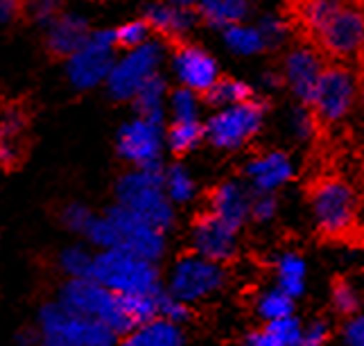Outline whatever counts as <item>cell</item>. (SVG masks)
Masks as SVG:
<instances>
[{"mask_svg": "<svg viewBox=\"0 0 364 346\" xmlns=\"http://www.w3.org/2000/svg\"><path fill=\"white\" fill-rule=\"evenodd\" d=\"M43 346H57V344H43Z\"/></svg>", "mask_w": 364, "mask_h": 346, "instance_id": "48", "label": "cell"}, {"mask_svg": "<svg viewBox=\"0 0 364 346\" xmlns=\"http://www.w3.org/2000/svg\"><path fill=\"white\" fill-rule=\"evenodd\" d=\"M274 211H276V202L267 193V195H260L258 200L251 202V211L249 213L254 215L256 220H269L274 215Z\"/></svg>", "mask_w": 364, "mask_h": 346, "instance_id": "42", "label": "cell"}, {"mask_svg": "<svg viewBox=\"0 0 364 346\" xmlns=\"http://www.w3.org/2000/svg\"><path fill=\"white\" fill-rule=\"evenodd\" d=\"M89 279L120 296L159 294V271L141 256L102 249L93 256Z\"/></svg>", "mask_w": 364, "mask_h": 346, "instance_id": "4", "label": "cell"}, {"mask_svg": "<svg viewBox=\"0 0 364 346\" xmlns=\"http://www.w3.org/2000/svg\"><path fill=\"white\" fill-rule=\"evenodd\" d=\"M118 206L159 231H166L172 225V202L168 200L163 175L156 168H136L127 172L118 183Z\"/></svg>", "mask_w": 364, "mask_h": 346, "instance_id": "5", "label": "cell"}, {"mask_svg": "<svg viewBox=\"0 0 364 346\" xmlns=\"http://www.w3.org/2000/svg\"><path fill=\"white\" fill-rule=\"evenodd\" d=\"M172 72L179 80L181 89L193 93H208L210 86L220 80L218 61L199 45H179L172 55Z\"/></svg>", "mask_w": 364, "mask_h": 346, "instance_id": "14", "label": "cell"}, {"mask_svg": "<svg viewBox=\"0 0 364 346\" xmlns=\"http://www.w3.org/2000/svg\"><path fill=\"white\" fill-rule=\"evenodd\" d=\"M301 337L299 324L294 319H276L267 321V326L249 335L247 346H296Z\"/></svg>", "mask_w": 364, "mask_h": 346, "instance_id": "24", "label": "cell"}, {"mask_svg": "<svg viewBox=\"0 0 364 346\" xmlns=\"http://www.w3.org/2000/svg\"><path fill=\"white\" fill-rule=\"evenodd\" d=\"M134 102H136V109H138V116L163 122V111H166V102H168L166 82H163L159 75L152 77L141 91L134 95Z\"/></svg>", "mask_w": 364, "mask_h": 346, "instance_id": "25", "label": "cell"}, {"mask_svg": "<svg viewBox=\"0 0 364 346\" xmlns=\"http://www.w3.org/2000/svg\"><path fill=\"white\" fill-rule=\"evenodd\" d=\"M358 100V70L350 68V64L333 61L323 66L306 107L315 116L317 127L323 129L344 122L355 109Z\"/></svg>", "mask_w": 364, "mask_h": 346, "instance_id": "3", "label": "cell"}, {"mask_svg": "<svg viewBox=\"0 0 364 346\" xmlns=\"http://www.w3.org/2000/svg\"><path fill=\"white\" fill-rule=\"evenodd\" d=\"M317 238L323 244L364 252V222L360 197L342 175H321L308 188Z\"/></svg>", "mask_w": 364, "mask_h": 346, "instance_id": "1", "label": "cell"}, {"mask_svg": "<svg viewBox=\"0 0 364 346\" xmlns=\"http://www.w3.org/2000/svg\"><path fill=\"white\" fill-rule=\"evenodd\" d=\"M326 66L323 55L315 45H296L287 53L283 61V82L290 86V91L301 102L308 104L315 84Z\"/></svg>", "mask_w": 364, "mask_h": 346, "instance_id": "15", "label": "cell"}, {"mask_svg": "<svg viewBox=\"0 0 364 346\" xmlns=\"http://www.w3.org/2000/svg\"><path fill=\"white\" fill-rule=\"evenodd\" d=\"M170 104V114L174 122H186V120H199V97L197 93L179 89L168 97Z\"/></svg>", "mask_w": 364, "mask_h": 346, "instance_id": "31", "label": "cell"}, {"mask_svg": "<svg viewBox=\"0 0 364 346\" xmlns=\"http://www.w3.org/2000/svg\"><path fill=\"white\" fill-rule=\"evenodd\" d=\"M195 11L193 7H183L179 3H156L147 9V26L159 30L161 34H168L179 39V36H186L195 28Z\"/></svg>", "mask_w": 364, "mask_h": 346, "instance_id": "19", "label": "cell"}, {"mask_svg": "<svg viewBox=\"0 0 364 346\" xmlns=\"http://www.w3.org/2000/svg\"><path fill=\"white\" fill-rule=\"evenodd\" d=\"M247 177L262 193H272L292 177V163L283 152H267L249 161Z\"/></svg>", "mask_w": 364, "mask_h": 346, "instance_id": "18", "label": "cell"}, {"mask_svg": "<svg viewBox=\"0 0 364 346\" xmlns=\"http://www.w3.org/2000/svg\"><path fill=\"white\" fill-rule=\"evenodd\" d=\"M89 26L82 16L66 14L55 16L48 23V45L53 48L57 55L70 57L77 48L89 39Z\"/></svg>", "mask_w": 364, "mask_h": 346, "instance_id": "20", "label": "cell"}, {"mask_svg": "<svg viewBox=\"0 0 364 346\" xmlns=\"http://www.w3.org/2000/svg\"><path fill=\"white\" fill-rule=\"evenodd\" d=\"M43 344L57 346H114L116 333L97 321L70 310L64 303L48 306L41 313Z\"/></svg>", "mask_w": 364, "mask_h": 346, "instance_id": "7", "label": "cell"}, {"mask_svg": "<svg viewBox=\"0 0 364 346\" xmlns=\"http://www.w3.org/2000/svg\"><path fill=\"white\" fill-rule=\"evenodd\" d=\"M18 11V0H0V26H5Z\"/></svg>", "mask_w": 364, "mask_h": 346, "instance_id": "44", "label": "cell"}, {"mask_svg": "<svg viewBox=\"0 0 364 346\" xmlns=\"http://www.w3.org/2000/svg\"><path fill=\"white\" fill-rule=\"evenodd\" d=\"M346 0H304L301 5V18L310 34H315L326 21H328Z\"/></svg>", "mask_w": 364, "mask_h": 346, "instance_id": "29", "label": "cell"}, {"mask_svg": "<svg viewBox=\"0 0 364 346\" xmlns=\"http://www.w3.org/2000/svg\"><path fill=\"white\" fill-rule=\"evenodd\" d=\"M89 238L100 249L134 254L152 263L166 249L163 231L147 225L141 217L127 213L120 206H116L107 215L93 220V225L89 229Z\"/></svg>", "mask_w": 364, "mask_h": 346, "instance_id": "2", "label": "cell"}, {"mask_svg": "<svg viewBox=\"0 0 364 346\" xmlns=\"http://www.w3.org/2000/svg\"><path fill=\"white\" fill-rule=\"evenodd\" d=\"M208 102L218 109L224 107H233L251 100V86L245 84L242 80H231V77H220L215 84L210 86V91L206 93Z\"/></svg>", "mask_w": 364, "mask_h": 346, "instance_id": "26", "label": "cell"}, {"mask_svg": "<svg viewBox=\"0 0 364 346\" xmlns=\"http://www.w3.org/2000/svg\"><path fill=\"white\" fill-rule=\"evenodd\" d=\"M93 220H95V215L82 204H70L64 211V225L70 231H77V233H89Z\"/></svg>", "mask_w": 364, "mask_h": 346, "instance_id": "39", "label": "cell"}, {"mask_svg": "<svg viewBox=\"0 0 364 346\" xmlns=\"http://www.w3.org/2000/svg\"><path fill=\"white\" fill-rule=\"evenodd\" d=\"M61 303H64L66 308H70V310L107 326L109 330H114L116 335L134 328L129 317H127V310H124L122 296L107 290L105 286H100V283H95L89 276L73 279L64 288Z\"/></svg>", "mask_w": 364, "mask_h": 346, "instance_id": "6", "label": "cell"}, {"mask_svg": "<svg viewBox=\"0 0 364 346\" xmlns=\"http://www.w3.org/2000/svg\"><path fill=\"white\" fill-rule=\"evenodd\" d=\"M279 279H281V290L285 294H299L304 288V263L296 256H285L279 265Z\"/></svg>", "mask_w": 364, "mask_h": 346, "instance_id": "33", "label": "cell"}, {"mask_svg": "<svg viewBox=\"0 0 364 346\" xmlns=\"http://www.w3.org/2000/svg\"><path fill=\"white\" fill-rule=\"evenodd\" d=\"M262 122H265V107L256 100H247L218 109L208 118L204 136L220 150H237L260 131Z\"/></svg>", "mask_w": 364, "mask_h": 346, "instance_id": "10", "label": "cell"}, {"mask_svg": "<svg viewBox=\"0 0 364 346\" xmlns=\"http://www.w3.org/2000/svg\"><path fill=\"white\" fill-rule=\"evenodd\" d=\"M163 143V122L143 116L129 120L118 134V152L136 168H156Z\"/></svg>", "mask_w": 364, "mask_h": 346, "instance_id": "13", "label": "cell"}, {"mask_svg": "<svg viewBox=\"0 0 364 346\" xmlns=\"http://www.w3.org/2000/svg\"><path fill=\"white\" fill-rule=\"evenodd\" d=\"M258 30L262 34V39H265L267 48H274V45H281L285 39H287V23L279 16V14H265L258 23Z\"/></svg>", "mask_w": 364, "mask_h": 346, "instance_id": "37", "label": "cell"}, {"mask_svg": "<svg viewBox=\"0 0 364 346\" xmlns=\"http://www.w3.org/2000/svg\"><path fill=\"white\" fill-rule=\"evenodd\" d=\"M163 188L172 204H186L195 197V179L183 166H172L163 175Z\"/></svg>", "mask_w": 364, "mask_h": 346, "instance_id": "27", "label": "cell"}, {"mask_svg": "<svg viewBox=\"0 0 364 346\" xmlns=\"http://www.w3.org/2000/svg\"><path fill=\"white\" fill-rule=\"evenodd\" d=\"M116 48L114 32L89 34V39L68 57L66 72L75 89H95L107 82L116 61Z\"/></svg>", "mask_w": 364, "mask_h": 346, "instance_id": "11", "label": "cell"}, {"mask_svg": "<svg viewBox=\"0 0 364 346\" xmlns=\"http://www.w3.org/2000/svg\"><path fill=\"white\" fill-rule=\"evenodd\" d=\"M21 129V120L14 114L0 118V158L11 161L16 156V136Z\"/></svg>", "mask_w": 364, "mask_h": 346, "instance_id": "36", "label": "cell"}, {"mask_svg": "<svg viewBox=\"0 0 364 346\" xmlns=\"http://www.w3.org/2000/svg\"><path fill=\"white\" fill-rule=\"evenodd\" d=\"M183 335L179 324H172L166 319H152L145 324H138L120 346H181Z\"/></svg>", "mask_w": 364, "mask_h": 346, "instance_id": "21", "label": "cell"}, {"mask_svg": "<svg viewBox=\"0 0 364 346\" xmlns=\"http://www.w3.org/2000/svg\"><path fill=\"white\" fill-rule=\"evenodd\" d=\"M222 41L227 45V50L237 57H254L267 50V43L262 39L258 26L251 23H235V26L222 30Z\"/></svg>", "mask_w": 364, "mask_h": 346, "instance_id": "23", "label": "cell"}, {"mask_svg": "<svg viewBox=\"0 0 364 346\" xmlns=\"http://www.w3.org/2000/svg\"><path fill=\"white\" fill-rule=\"evenodd\" d=\"M114 41L120 48H127V50L147 43L149 41V26H147V21H129V23H124V26H120L114 32Z\"/></svg>", "mask_w": 364, "mask_h": 346, "instance_id": "34", "label": "cell"}, {"mask_svg": "<svg viewBox=\"0 0 364 346\" xmlns=\"http://www.w3.org/2000/svg\"><path fill=\"white\" fill-rule=\"evenodd\" d=\"M122 299L132 326L152 321L159 315V301H161L159 294H136V296H122Z\"/></svg>", "mask_w": 364, "mask_h": 346, "instance_id": "30", "label": "cell"}, {"mask_svg": "<svg viewBox=\"0 0 364 346\" xmlns=\"http://www.w3.org/2000/svg\"><path fill=\"white\" fill-rule=\"evenodd\" d=\"M294 131L299 139H315L319 134V127H317V120L312 116V111L304 104L301 109L294 111Z\"/></svg>", "mask_w": 364, "mask_h": 346, "instance_id": "40", "label": "cell"}, {"mask_svg": "<svg viewBox=\"0 0 364 346\" xmlns=\"http://www.w3.org/2000/svg\"><path fill=\"white\" fill-rule=\"evenodd\" d=\"M224 283V271L220 263L191 254L174 263L170 271V296L181 303H195L206 299Z\"/></svg>", "mask_w": 364, "mask_h": 346, "instance_id": "12", "label": "cell"}, {"mask_svg": "<svg viewBox=\"0 0 364 346\" xmlns=\"http://www.w3.org/2000/svg\"><path fill=\"white\" fill-rule=\"evenodd\" d=\"M333 301L337 306V310H340L342 315H353L358 310V299L353 290H350V286L346 283V279L337 276L333 281Z\"/></svg>", "mask_w": 364, "mask_h": 346, "instance_id": "38", "label": "cell"}, {"mask_svg": "<svg viewBox=\"0 0 364 346\" xmlns=\"http://www.w3.org/2000/svg\"><path fill=\"white\" fill-rule=\"evenodd\" d=\"M191 242L197 256L213 263H222L231 258L235 252V227L208 213L197 220V225L193 227Z\"/></svg>", "mask_w": 364, "mask_h": 346, "instance_id": "16", "label": "cell"}, {"mask_svg": "<svg viewBox=\"0 0 364 346\" xmlns=\"http://www.w3.org/2000/svg\"><path fill=\"white\" fill-rule=\"evenodd\" d=\"M30 11L34 14V18L50 23V21L55 18L57 0H30Z\"/></svg>", "mask_w": 364, "mask_h": 346, "instance_id": "43", "label": "cell"}, {"mask_svg": "<svg viewBox=\"0 0 364 346\" xmlns=\"http://www.w3.org/2000/svg\"><path fill=\"white\" fill-rule=\"evenodd\" d=\"M251 211V197L247 188L237 181L222 183L215 193L210 195V215L224 220L231 227H240Z\"/></svg>", "mask_w": 364, "mask_h": 346, "instance_id": "17", "label": "cell"}, {"mask_svg": "<svg viewBox=\"0 0 364 346\" xmlns=\"http://www.w3.org/2000/svg\"><path fill=\"white\" fill-rule=\"evenodd\" d=\"M174 3H179V5H183V7H193V5L199 3V0H174Z\"/></svg>", "mask_w": 364, "mask_h": 346, "instance_id": "47", "label": "cell"}, {"mask_svg": "<svg viewBox=\"0 0 364 346\" xmlns=\"http://www.w3.org/2000/svg\"><path fill=\"white\" fill-rule=\"evenodd\" d=\"M312 36L319 53L333 61H360L364 57V9L346 0Z\"/></svg>", "mask_w": 364, "mask_h": 346, "instance_id": "8", "label": "cell"}, {"mask_svg": "<svg viewBox=\"0 0 364 346\" xmlns=\"http://www.w3.org/2000/svg\"><path fill=\"white\" fill-rule=\"evenodd\" d=\"M159 313H161V319L172 321V324H179V321H183L188 317L186 303L172 299V296H166V299L159 301Z\"/></svg>", "mask_w": 364, "mask_h": 346, "instance_id": "41", "label": "cell"}, {"mask_svg": "<svg viewBox=\"0 0 364 346\" xmlns=\"http://www.w3.org/2000/svg\"><path fill=\"white\" fill-rule=\"evenodd\" d=\"M91 263H93V256L86 252L84 247H70V249L61 254V267H64V271L73 279L89 276Z\"/></svg>", "mask_w": 364, "mask_h": 346, "instance_id": "35", "label": "cell"}, {"mask_svg": "<svg viewBox=\"0 0 364 346\" xmlns=\"http://www.w3.org/2000/svg\"><path fill=\"white\" fill-rule=\"evenodd\" d=\"M197 11L210 28L227 30L235 23H245L251 5L249 0H199Z\"/></svg>", "mask_w": 364, "mask_h": 346, "instance_id": "22", "label": "cell"}, {"mask_svg": "<svg viewBox=\"0 0 364 346\" xmlns=\"http://www.w3.org/2000/svg\"><path fill=\"white\" fill-rule=\"evenodd\" d=\"M204 139V127L199 120H186V122H172V127L166 136L168 145L174 152H191Z\"/></svg>", "mask_w": 364, "mask_h": 346, "instance_id": "28", "label": "cell"}, {"mask_svg": "<svg viewBox=\"0 0 364 346\" xmlns=\"http://www.w3.org/2000/svg\"><path fill=\"white\" fill-rule=\"evenodd\" d=\"M163 57H166V53L156 41H147L138 48H132V50H124V55L114 61L107 77L109 93L116 100H134V95L149 80L159 75Z\"/></svg>", "mask_w": 364, "mask_h": 346, "instance_id": "9", "label": "cell"}, {"mask_svg": "<svg viewBox=\"0 0 364 346\" xmlns=\"http://www.w3.org/2000/svg\"><path fill=\"white\" fill-rule=\"evenodd\" d=\"M350 342H353V346H364V321H360V324L350 330Z\"/></svg>", "mask_w": 364, "mask_h": 346, "instance_id": "45", "label": "cell"}, {"mask_svg": "<svg viewBox=\"0 0 364 346\" xmlns=\"http://www.w3.org/2000/svg\"><path fill=\"white\" fill-rule=\"evenodd\" d=\"M360 61H362V66L358 70V93H360V100L364 102V57Z\"/></svg>", "mask_w": 364, "mask_h": 346, "instance_id": "46", "label": "cell"}, {"mask_svg": "<svg viewBox=\"0 0 364 346\" xmlns=\"http://www.w3.org/2000/svg\"><path fill=\"white\" fill-rule=\"evenodd\" d=\"M260 315L267 321H276V319H285L290 317L292 310V299L290 294H285L283 290H274V292H265L262 299L258 303Z\"/></svg>", "mask_w": 364, "mask_h": 346, "instance_id": "32", "label": "cell"}]
</instances>
